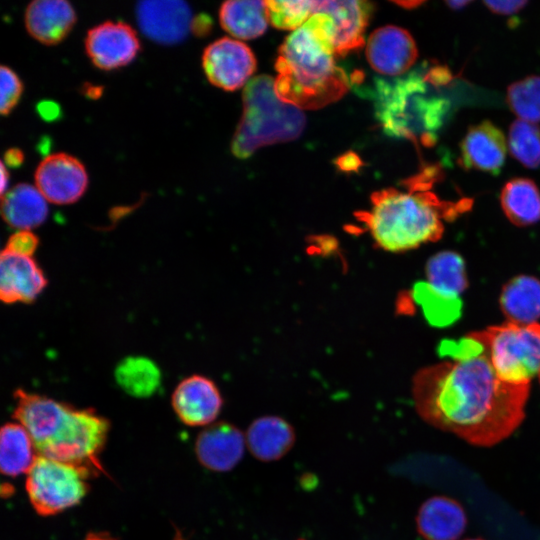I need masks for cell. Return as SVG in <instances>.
Listing matches in <instances>:
<instances>
[{"mask_svg": "<svg viewBox=\"0 0 540 540\" xmlns=\"http://www.w3.org/2000/svg\"><path fill=\"white\" fill-rule=\"evenodd\" d=\"M506 101L521 120L540 122V76H528L509 85Z\"/></svg>", "mask_w": 540, "mask_h": 540, "instance_id": "4dcf8cb0", "label": "cell"}, {"mask_svg": "<svg viewBox=\"0 0 540 540\" xmlns=\"http://www.w3.org/2000/svg\"><path fill=\"white\" fill-rule=\"evenodd\" d=\"M0 112L3 116L9 115L19 103L23 93V82L18 74L10 67L2 65Z\"/></svg>", "mask_w": 540, "mask_h": 540, "instance_id": "836d02e7", "label": "cell"}, {"mask_svg": "<svg viewBox=\"0 0 540 540\" xmlns=\"http://www.w3.org/2000/svg\"><path fill=\"white\" fill-rule=\"evenodd\" d=\"M413 296L422 306L427 319L434 325L449 324L460 314L461 301H448L434 295L427 289L424 282L415 285Z\"/></svg>", "mask_w": 540, "mask_h": 540, "instance_id": "d6a6232c", "label": "cell"}, {"mask_svg": "<svg viewBox=\"0 0 540 540\" xmlns=\"http://www.w3.org/2000/svg\"><path fill=\"white\" fill-rule=\"evenodd\" d=\"M76 21V11L66 0H35L28 4L24 14L29 35L49 46L62 42Z\"/></svg>", "mask_w": 540, "mask_h": 540, "instance_id": "ffe728a7", "label": "cell"}, {"mask_svg": "<svg viewBox=\"0 0 540 540\" xmlns=\"http://www.w3.org/2000/svg\"><path fill=\"white\" fill-rule=\"evenodd\" d=\"M6 168L7 167L2 162L1 164V194L2 195L6 192V187L8 186V182H9V174Z\"/></svg>", "mask_w": 540, "mask_h": 540, "instance_id": "60d3db41", "label": "cell"}, {"mask_svg": "<svg viewBox=\"0 0 540 540\" xmlns=\"http://www.w3.org/2000/svg\"><path fill=\"white\" fill-rule=\"evenodd\" d=\"M511 155L529 169L540 167V128L521 119L514 121L508 132Z\"/></svg>", "mask_w": 540, "mask_h": 540, "instance_id": "f546056e", "label": "cell"}, {"mask_svg": "<svg viewBox=\"0 0 540 540\" xmlns=\"http://www.w3.org/2000/svg\"><path fill=\"white\" fill-rule=\"evenodd\" d=\"M484 344L498 376L513 385L530 384L540 372V323L505 322L473 332Z\"/></svg>", "mask_w": 540, "mask_h": 540, "instance_id": "8992f818", "label": "cell"}, {"mask_svg": "<svg viewBox=\"0 0 540 540\" xmlns=\"http://www.w3.org/2000/svg\"><path fill=\"white\" fill-rule=\"evenodd\" d=\"M110 429L93 409L71 408L56 433L36 449L39 456L75 466L89 476L103 472L99 460Z\"/></svg>", "mask_w": 540, "mask_h": 540, "instance_id": "52a82bcc", "label": "cell"}, {"mask_svg": "<svg viewBox=\"0 0 540 540\" xmlns=\"http://www.w3.org/2000/svg\"><path fill=\"white\" fill-rule=\"evenodd\" d=\"M507 152L503 132L491 121L471 126L460 143L459 164L465 170H478L498 175Z\"/></svg>", "mask_w": 540, "mask_h": 540, "instance_id": "2e32d148", "label": "cell"}, {"mask_svg": "<svg viewBox=\"0 0 540 540\" xmlns=\"http://www.w3.org/2000/svg\"><path fill=\"white\" fill-rule=\"evenodd\" d=\"M500 203L507 219L518 227L540 221V190L528 178L510 179L500 193Z\"/></svg>", "mask_w": 540, "mask_h": 540, "instance_id": "484cf974", "label": "cell"}, {"mask_svg": "<svg viewBox=\"0 0 540 540\" xmlns=\"http://www.w3.org/2000/svg\"><path fill=\"white\" fill-rule=\"evenodd\" d=\"M35 186L48 202L67 205L78 201L88 187L84 164L60 152L46 156L35 171Z\"/></svg>", "mask_w": 540, "mask_h": 540, "instance_id": "30bf717a", "label": "cell"}, {"mask_svg": "<svg viewBox=\"0 0 540 540\" xmlns=\"http://www.w3.org/2000/svg\"><path fill=\"white\" fill-rule=\"evenodd\" d=\"M499 305L507 322L532 324L540 319V280L517 275L502 288Z\"/></svg>", "mask_w": 540, "mask_h": 540, "instance_id": "d4e9b609", "label": "cell"}, {"mask_svg": "<svg viewBox=\"0 0 540 540\" xmlns=\"http://www.w3.org/2000/svg\"><path fill=\"white\" fill-rule=\"evenodd\" d=\"M371 11L369 2L358 0L315 1L314 8V13H326L332 19L337 56H344L364 44Z\"/></svg>", "mask_w": 540, "mask_h": 540, "instance_id": "d6986e66", "label": "cell"}, {"mask_svg": "<svg viewBox=\"0 0 540 540\" xmlns=\"http://www.w3.org/2000/svg\"><path fill=\"white\" fill-rule=\"evenodd\" d=\"M141 31L149 39L165 45L175 44L191 30L193 16L184 1H141L136 7Z\"/></svg>", "mask_w": 540, "mask_h": 540, "instance_id": "4fadbf2b", "label": "cell"}, {"mask_svg": "<svg viewBox=\"0 0 540 540\" xmlns=\"http://www.w3.org/2000/svg\"><path fill=\"white\" fill-rule=\"evenodd\" d=\"M37 111L40 116L47 121L56 119L60 114L58 104L52 101H43L39 103L37 106Z\"/></svg>", "mask_w": 540, "mask_h": 540, "instance_id": "f35d334b", "label": "cell"}, {"mask_svg": "<svg viewBox=\"0 0 540 540\" xmlns=\"http://www.w3.org/2000/svg\"><path fill=\"white\" fill-rule=\"evenodd\" d=\"M32 437L20 423H6L1 429L0 467L4 475L16 477L28 473L36 456Z\"/></svg>", "mask_w": 540, "mask_h": 540, "instance_id": "83f0119b", "label": "cell"}, {"mask_svg": "<svg viewBox=\"0 0 540 540\" xmlns=\"http://www.w3.org/2000/svg\"><path fill=\"white\" fill-rule=\"evenodd\" d=\"M446 5L453 10H459L465 7L466 5L470 4V1H446Z\"/></svg>", "mask_w": 540, "mask_h": 540, "instance_id": "b9f144b4", "label": "cell"}, {"mask_svg": "<svg viewBox=\"0 0 540 540\" xmlns=\"http://www.w3.org/2000/svg\"><path fill=\"white\" fill-rule=\"evenodd\" d=\"M416 524L425 540H457L466 529L467 517L458 501L434 496L419 508Z\"/></svg>", "mask_w": 540, "mask_h": 540, "instance_id": "44dd1931", "label": "cell"}, {"mask_svg": "<svg viewBox=\"0 0 540 540\" xmlns=\"http://www.w3.org/2000/svg\"><path fill=\"white\" fill-rule=\"evenodd\" d=\"M81 92L84 96L89 99H98L103 94V87L98 85H93L91 83H85L81 87Z\"/></svg>", "mask_w": 540, "mask_h": 540, "instance_id": "ab89813d", "label": "cell"}, {"mask_svg": "<svg viewBox=\"0 0 540 540\" xmlns=\"http://www.w3.org/2000/svg\"><path fill=\"white\" fill-rule=\"evenodd\" d=\"M46 286L47 278L32 256L3 249L0 257V297L4 303H31Z\"/></svg>", "mask_w": 540, "mask_h": 540, "instance_id": "e0dca14e", "label": "cell"}, {"mask_svg": "<svg viewBox=\"0 0 540 540\" xmlns=\"http://www.w3.org/2000/svg\"><path fill=\"white\" fill-rule=\"evenodd\" d=\"M116 380L121 388L135 397H148L157 391L161 373L153 361L144 357H129L117 367Z\"/></svg>", "mask_w": 540, "mask_h": 540, "instance_id": "f1b7e54d", "label": "cell"}, {"mask_svg": "<svg viewBox=\"0 0 540 540\" xmlns=\"http://www.w3.org/2000/svg\"><path fill=\"white\" fill-rule=\"evenodd\" d=\"M84 45L92 64L105 71L130 64L141 48L134 28L120 20H108L90 28Z\"/></svg>", "mask_w": 540, "mask_h": 540, "instance_id": "8fae6325", "label": "cell"}, {"mask_svg": "<svg viewBox=\"0 0 540 540\" xmlns=\"http://www.w3.org/2000/svg\"><path fill=\"white\" fill-rule=\"evenodd\" d=\"M212 24L213 23L209 15H196L193 17L191 23V32L198 37H203L211 31Z\"/></svg>", "mask_w": 540, "mask_h": 540, "instance_id": "8d00e7d4", "label": "cell"}, {"mask_svg": "<svg viewBox=\"0 0 540 540\" xmlns=\"http://www.w3.org/2000/svg\"><path fill=\"white\" fill-rule=\"evenodd\" d=\"M219 20L222 28L235 38H257L269 23L266 1H226L219 9Z\"/></svg>", "mask_w": 540, "mask_h": 540, "instance_id": "4316f807", "label": "cell"}, {"mask_svg": "<svg viewBox=\"0 0 540 540\" xmlns=\"http://www.w3.org/2000/svg\"><path fill=\"white\" fill-rule=\"evenodd\" d=\"M303 111L280 98L275 78L259 75L243 91V113L231 143L240 159L250 157L261 147L295 140L303 132Z\"/></svg>", "mask_w": 540, "mask_h": 540, "instance_id": "277c9868", "label": "cell"}, {"mask_svg": "<svg viewBox=\"0 0 540 540\" xmlns=\"http://www.w3.org/2000/svg\"><path fill=\"white\" fill-rule=\"evenodd\" d=\"M439 176L437 168H426L406 181V190L385 188L371 195V207L359 213L376 245L389 252H404L444 234V221L468 211L471 199L458 202L440 199L430 188Z\"/></svg>", "mask_w": 540, "mask_h": 540, "instance_id": "7a4b0ae2", "label": "cell"}, {"mask_svg": "<svg viewBox=\"0 0 540 540\" xmlns=\"http://www.w3.org/2000/svg\"><path fill=\"white\" fill-rule=\"evenodd\" d=\"M366 57L376 72L398 76L413 66L418 57V50L407 30L387 25L378 28L369 36Z\"/></svg>", "mask_w": 540, "mask_h": 540, "instance_id": "7c38bea8", "label": "cell"}, {"mask_svg": "<svg viewBox=\"0 0 540 540\" xmlns=\"http://www.w3.org/2000/svg\"><path fill=\"white\" fill-rule=\"evenodd\" d=\"M398 4L401 5V6H405V8H406V7H410L411 5H412L413 7H417L418 5L423 4V2H422V1H418V2H409V3H408V2H398Z\"/></svg>", "mask_w": 540, "mask_h": 540, "instance_id": "ee69618b", "label": "cell"}, {"mask_svg": "<svg viewBox=\"0 0 540 540\" xmlns=\"http://www.w3.org/2000/svg\"><path fill=\"white\" fill-rule=\"evenodd\" d=\"M538 377H539V382H540V372H539V374H538Z\"/></svg>", "mask_w": 540, "mask_h": 540, "instance_id": "bcb514c9", "label": "cell"}, {"mask_svg": "<svg viewBox=\"0 0 540 540\" xmlns=\"http://www.w3.org/2000/svg\"><path fill=\"white\" fill-rule=\"evenodd\" d=\"M85 540H114L110 535L104 533L90 534Z\"/></svg>", "mask_w": 540, "mask_h": 540, "instance_id": "7bdbcfd3", "label": "cell"}, {"mask_svg": "<svg viewBox=\"0 0 540 540\" xmlns=\"http://www.w3.org/2000/svg\"><path fill=\"white\" fill-rule=\"evenodd\" d=\"M484 5L493 13L498 15H514L518 13L527 1H484Z\"/></svg>", "mask_w": 540, "mask_h": 540, "instance_id": "d590c367", "label": "cell"}, {"mask_svg": "<svg viewBox=\"0 0 540 540\" xmlns=\"http://www.w3.org/2000/svg\"><path fill=\"white\" fill-rule=\"evenodd\" d=\"M48 204L36 186L19 183L2 195L1 214L4 221L17 230H29L43 224Z\"/></svg>", "mask_w": 540, "mask_h": 540, "instance_id": "603a6c76", "label": "cell"}, {"mask_svg": "<svg viewBox=\"0 0 540 540\" xmlns=\"http://www.w3.org/2000/svg\"><path fill=\"white\" fill-rule=\"evenodd\" d=\"M429 74L418 73L374 81L375 114L385 133L414 142L432 141L440 124V101L430 98Z\"/></svg>", "mask_w": 540, "mask_h": 540, "instance_id": "5b68a950", "label": "cell"}, {"mask_svg": "<svg viewBox=\"0 0 540 540\" xmlns=\"http://www.w3.org/2000/svg\"><path fill=\"white\" fill-rule=\"evenodd\" d=\"M440 352L449 359L418 370L412 380L419 416L476 446L510 436L524 420L530 384L503 381L473 332L442 343Z\"/></svg>", "mask_w": 540, "mask_h": 540, "instance_id": "6da1fadb", "label": "cell"}, {"mask_svg": "<svg viewBox=\"0 0 540 540\" xmlns=\"http://www.w3.org/2000/svg\"><path fill=\"white\" fill-rule=\"evenodd\" d=\"M427 289L448 301L459 302L468 287L465 262L461 255L444 250L431 256L425 266Z\"/></svg>", "mask_w": 540, "mask_h": 540, "instance_id": "cb8c5ba5", "label": "cell"}, {"mask_svg": "<svg viewBox=\"0 0 540 540\" xmlns=\"http://www.w3.org/2000/svg\"><path fill=\"white\" fill-rule=\"evenodd\" d=\"M223 399L216 384L203 375L183 379L172 394V407L186 425L211 424L219 415Z\"/></svg>", "mask_w": 540, "mask_h": 540, "instance_id": "5bb4252c", "label": "cell"}, {"mask_svg": "<svg viewBox=\"0 0 540 540\" xmlns=\"http://www.w3.org/2000/svg\"><path fill=\"white\" fill-rule=\"evenodd\" d=\"M246 437L227 422L207 426L197 436L195 453L199 462L215 472L232 470L243 458Z\"/></svg>", "mask_w": 540, "mask_h": 540, "instance_id": "ac0fdd59", "label": "cell"}, {"mask_svg": "<svg viewBox=\"0 0 540 540\" xmlns=\"http://www.w3.org/2000/svg\"><path fill=\"white\" fill-rule=\"evenodd\" d=\"M467 540H482V539H467Z\"/></svg>", "mask_w": 540, "mask_h": 540, "instance_id": "f6af8a7d", "label": "cell"}, {"mask_svg": "<svg viewBox=\"0 0 540 540\" xmlns=\"http://www.w3.org/2000/svg\"><path fill=\"white\" fill-rule=\"evenodd\" d=\"M202 67L211 84L234 91L247 84L255 71L256 60L246 44L223 37L205 48Z\"/></svg>", "mask_w": 540, "mask_h": 540, "instance_id": "9c48e42d", "label": "cell"}, {"mask_svg": "<svg viewBox=\"0 0 540 540\" xmlns=\"http://www.w3.org/2000/svg\"><path fill=\"white\" fill-rule=\"evenodd\" d=\"M295 439V431L287 421L270 415L255 419L246 434L250 453L263 462L282 458L291 450Z\"/></svg>", "mask_w": 540, "mask_h": 540, "instance_id": "7402d4cb", "label": "cell"}, {"mask_svg": "<svg viewBox=\"0 0 540 540\" xmlns=\"http://www.w3.org/2000/svg\"><path fill=\"white\" fill-rule=\"evenodd\" d=\"M88 477L75 466L38 455L27 473L26 491L35 511L51 516L81 502L88 492Z\"/></svg>", "mask_w": 540, "mask_h": 540, "instance_id": "ba28073f", "label": "cell"}, {"mask_svg": "<svg viewBox=\"0 0 540 540\" xmlns=\"http://www.w3.org/2000/svg\"><path fill=\"white\" fill-rule=\"evenodd\" d=\"M24 159V152L17 147H12L5 151L2 162L8 168H17L23 164Z\"/></svg>", "mask_w": 540, "mask_h": 540, "instance_id": "74e56055", "label": "cell"}, {"mask_svg": "<svg viewBox=\"0 0 540 540\" xmlns=\"http://www.w3.org/2000/svg\"><path fill=\"white\" fill-rule=\"evenodd\" d=\"M39 245L38 237L29 230H17L13 233L4 249L25 256H32Z\"/></svg>", "mask_w": 540, "mask_h": 540, "instance_id": "e575fe53", "label": "cell"}, {"mask_svg": "<svg viewBox=\"0 0 540 540\" xmlns=\"http://www.w3.org/2000/svg\"><path fill=\"white\" fill-rule=\"evenodd\" d=\"M266 6L269 22L273 26L294 31L314 14L315 1L269 0Z\"/></svg>", "mask_w": 540, "mask_h": 540, "instance_id": "1f68e13d", "label": "cell"}, {"mask_svg": "<svg viewBox=\"0 0 540 540\" xmlns=\"http://www.w3.org/2000/svg\"><path fill=\"white\" fill-rule=\"evenodd\" d=\"M14 399L13 416L28 431L36 449L55 434L72 408L66 403L23 389L14 392Z\"/></svg>", "mask_w": 540, "mask_h": 540, "instance_id": "9a60e30c", "label": "cell"}, {"mask_svg": "<svg viewBox=\"0 0 540 540\" xmlns=\"http://www.w3.org/2000/svg\"><path fill=\"white\" fill-rule=\"evenodd\" d=\"M331 17L314 13L282 43L275 62V87L282 100L316 110L339 100L350 79L336 64Z\"/></svg>", "mask_w": 540, "mask_h": 540, "instance_id": "3957f363", "label": "cell"}]
</instances>
